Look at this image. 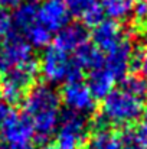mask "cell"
Returning <instances> with one entry per match:
<instances>
[{
	"instance_id": "cell-8",
	"label": "cell",
	"mask_w": 147,
	"mask_h": 149,
	"mask_svg": "<svg viewBox=\"0 0 147 149\" xmlns=\"http://www.w3.org/2000/svg\"><path fill=\"white\" fill-rule=\"evenodd\" d=\"M134 55H136V48L128 41L124 38L115 48L107 52L104 56V68L117 80H123L131 67L134 65Z\"/></svg>"
},
{
	"instance_id": "cell-1",
	"label": "cell",
	"mask_w": 147,
	"mask_h": 149,
	"mask_svg": "<svg viewBox=\"0 0 147 149\" xmlns=\"http://www.w3.org/2000/svg\"><path fill=\"white\" fill-rule=\"evenodd\" d=\"M23 114L32 122L35 138L48 143L49 138L55 135L61 119V96L49 84L33 86L23 99Z\"/></svg>"
},
{
	"instance_id": "cell-12",
	"label": "cell",
	"mask_w": 147,
	"mask_h": 149,
	"mask_svg": "<svg viewBox=\"0 0 147 149\" xmlns=\"http://www.w3.org/2000/svg\"><path fill=\"white\" fill-rule=\"evenodd\" d=\"M88 44V31L81 23H68L61 31L56 32L53 45L56 49L65 54L75 52L82 45Z\"/></svg>"
},
{
	"instance_id": "cell-6",
	"label": "cell",
	"mask_w": 147,
	"mask_h": 149,
	"mask_svg": "<svg viewBox=\"0 0 147 149\" xmlns=\"http://www.w3.org/2000/svg\"><path fill=\"white\" fill-rule=\"evenodd\" d=\"M30 61H33L32 47L23 35L13 31L10 35L3 38L0 48V71H7Z\"/></svg>"
},
{
	"instance_id": "cell-5",
	"label": "cell",
	"mask_w": 147,
	"mask_h": 149,
	"mask_svg": "<svg viewBox=\"0 0 147 149\" xmlns=\"http://www.w3.org/2000/svg\"><path fill=\"white\" fill-rule=\"evenodd\" d=\"M90 122L87 116L66 110L61 113L59 125L55 132V146L58 149H82L88 139Z\"/></svg>"
},
{
	"instance_id": "cell-26",
	"label": "cell",
	"mask_w": 147,
	"mask_h": 149,
	"mask_svg": "<svg viewBox=\"0 0 147 149\" xmlns=\"http://www.w3.org/2000/svg\"><path fill=\"white\" fill-rule=\"evenodd\" d=\"M12 107L9 104H6L4 101L0 100V129L3 127V125L6 123V120L9 119V116L12 114Z\"/></svg>"
},
{
	"instance_id": "cell-27",
	"label": "cell",
	"mask_w": 147,
	"mask_h": 149,
	"mask_svg": "<svg viewBox=\"0 0 147 149\" xmlns=\"http://www.w3.org/2000/svg\"><path fill=\"white\" fill-rule=\"evenodd\" d=\"M22 0H0V7L1 9H10V7H16Z\"/></svg>"
},
{
	"instance_id": "cell-30",
	"label": "cell",
	"mask_w": 147,
	"mask_h": 149,
	"mask_svg": "<svg viewBox=\"0 0 147 149\" xmlns=\"http://www.w3.org/2000/svg\"><path fill=\"white\" fill-rule=\"evenodd\" d=\"M141 29L144 31V33H146V35H147V20H146V22H144V23H143V26H141Z\"/></svg>"
},
{
	"instance_id": "cell-13",
	"label": "cell",
	"mask_w": 147,
	"mask_h": 149,
	"mask_svg": "<svg viewBox=\"0 0 147 149\" xmlns=\"http://www.w3.org/2000/svg\"><path fill=\"white\" fill-rule=\"evenodd\" d=\"M65 3L69 13L79 17L85 26L94 28L104 20V12L99 0H65Z\"/></svg>"
},
{
	"instance_id": "cell-9",
	"label": "cell",
	"mask_w": 147,
	"mask_h": 149,
	"mask_svg": "<svg viewBox=\"0 0 147 149\" xmlns=\"http://www.w3.org/2000/svg\"><path fill=\"white\" fill-rule=\"evenodd\" d=\"M61 101L66 106V110H71L84 116L95 110V99L91 94L87 84L82 81L65 84L61 94Z\"/></svg>"
},
{
	"instance_id": "cell-15",
	"label": "cell",
	"mask_w": 147,
	"mask_h": 149,
	"mask_svg": "<svg viewBox=\"0 0 147 149\" xmlns=\"http://www.w3.org/2000/svg\"><path fill=\"white\" fill-rule=\"evenodd\" d=\"M115 86V78L104 68H97L88 72V80H87V87L90 88L91 94L95 100L105 99Z\"/></svg>"
},
{
	"instance_id": "cell-22",
	"label": "cell",
	"mask_w": 147,
	"mask_h": 149,
	"mask_svg": "<svg viewBox=\"0 0 147 149\" xmlns=\"http://www.w3.org/2000/svg\"><path fill=\"white\" fill-rule=\"evenodd\" d=\"M121 136V149H143L137 142H136V138H134V129H130V127H124V130L120 133Z\"/></svg>"
},
{
	"instance_id": "cell-29",
	"label": "cell",
	"mask_w": 147,
	"mask_h": 149,
	"mask_svg": "<svg viewBox=\"0 0 147 149\" xmlns=\"http://www.w3.org/2000/svg\"><path fill=\"white\" fill-rule=\"evenodd\" d=\"M41 149H58L55 146V143L52 145V143H45V145H42V148Z\"/></svg>"
},
{
	"instance_id": "cell-21",
	"label": "cell",
	"mask_w": 147,
	"mask_h": 149,
	"mask_svg": "<svg viewBox=\"0 0 147 149\" xmlns=\"http://www.w3.org/2000/svg\"><path fill=\"white\" fill-rule=\"evenodd\" d=\"M13 20H12V15L6 10L0 7V38H6L7 35H10L13 32Z\"/></svg>"
},
{
	"instance_id": "cell-32",
	"label": "cell",
	"mask_w": 147,
	"mask_h": 149,
	"mask_svg": "<svg viewBox=\"0 0 147 149\" xmlns=\"http://www.w3.org/2000/svg\"><path fill=\"white\" fill-rule=\"evenodd\" d=\"M136 1H147V0H136Z\"/></svg>"
},
{
	"instance_id": "cell-14",
	"label": "cell",
	"mask_w": 147,
	"mask_h": 149,
	"mask_svg": "<svg viewBox=\"0 0 147 149\" xmlns=\"http://www.w3.org/2000/svg\"><path fill=\"white\" fill-rule=\"evenodd\" d=\"M38 12H39V1L38 0H22L13 10L12 20L13 26L25 33L33 25L38 23Z\"/></svg>"
},
{
	"instance_id": "cell-18",
	"label": "cell",
	"mask_w": 147,
	"mask_h": 149,
	"mask_svg": "<svg viewBox=\"0 0 147 149\" xmlns=\"http://www.w3.org/2000/svg\"><path fill=\"white\" fill-rule=\"evenodd\" d=\"M104 16L117 23L128 20L133 15V0H99Z\"/></svg>"
},
{
	"instance_id": "cell-24",
	"label": "cell",
	"mask_w": 147,
	"mask_h": 149,
	"mask_svg": "<svg viewBox=\"0 0 147 149\" xmlns=\"http://www.w3.org/2000/svg\"><path fill=\"white\" fill-rule=\"evenodd\" d=\"M134 65L140 70V75L147 80V45L141 47L140 49H136L134 55Z\"/></svg>"
},
{
	"instance_id": "cell-19",
	"label": "cell",
	"mask_w": 147,
	"mask_h": 149,
	"mask_svg": "<svg viewBox=\"0 0 147 149\" xmlns=\"http://www.w3.org/2000/svg\"><path fill=\"white\" fill-rule=\"evenodd\" d=\"M23 36L29 42V45L32 48H36V49L48 48V45L52 41V32L48 31L45 26H42L39 22L36 25H33L28 32H25Z\"/></svg>"
},
{
	"instance_id": "cell-17",
	"label": "cell",
	"mask_w": 147,
	"mask_h": 149,
	"mask_svg": "<svg viewBox=\"0 0 147 149\" xmlns=\"http://www.w3.org/2000/svg\"><path fill=\"white\" fill-rule=\"evenodd\" d=\"M87 149H121V136L110 127L95 129L88 136Z\"/></svg>"
},
{
	"instance_id": "cell-16",
	"label": "cell",
	"mask_w": 147,
	"mask_h": 149,
	"mask_svg": "<svg viewBox=\"0 0 147 149\" xmlns=\"http://www.w3.org/2000/svg\"><path fill=\"white\" fill-rule=\"evenodd\" d=\"M72 59L82 71H92L104 65V54L90 42L75 51Z\"/></svg>"
},
{
	"instance_id": "cell-23",
	"label": "cell",
	"mask_w": 147,
	"mask_h": 149,
	"mask_svg": "<svg viewBox=\"0 0 147 149\" xmlns=\"http://www.w3.org/2000/svg\"><path fill=\"white\" fill-rule=\"evenodd\" d=\"M134 138L141 148L147 149V116L140 119L137 127L134 129Z\"/></svg>"
},
{
	"instance_id": "cell-34",
	"label": "cell",
	"mask_w": 147,
	"mask_h": 149,
	"mask_svg": "<svg viewBox=\"0 0 147 149\" xmlns=\"http://www.w3.org/2000/svg\"><path fill=\"white\" fill-rule=\"evenodd\" d=\"M146 99H147V94H146Z\"/></svg>"
},
{
	"instance_id": "cell-33",
	"label": "cell",
	"mask_w": 147,
	"mask_h": 149,
	"mask_svg": "<svg viewBox=\"0 0 147 149\" xmlns=\"http://www.w3.org/2000/svg\"><path fill=\"white\" fill-rule=\"evenodd\" d=\"M82 149H87V148H82Z\"/></svg>"
},
{
	"instance_id": "cell-28",
	"label": "cell",
	"mask_w": 147,
	"mask_h": 149,
	"mask_svg": "<svg viewBox=\"0 0 147 149\" xmlns=\"http://www.w3.org/2000/svg\"><path fill=\"white\" fill-rule=\"evenodd\" d=\"M12 149H35V146H32V145H22V146H14V148H12Z\"/></svg>"
},
{
	"instance_id": "cell-31",
	"label": "cell",
	"mask_w": 147,
	"mask_h": 149,
	"mask_svg": "<svg viewBox=\"0 0 147 149\" xmlns=\"http://www.w3.org/2000/svg\"><path fill=\"white\" fill-rule=\"evenodd\" d=\"M0 149H7V148H6L4 145H0Z\"/></svg>"
},
{
	"instance_id": "cell-11",
	"label": "cell",
	"mask_w": 147,
	"mask_h": 149,
	"mask_svg": "<svg viewBox=\"0 0 147 149\" xmlns=\"http://www.w3.org/2000/svg\"><path fill=\"white\" fill-rule=\"evenodd\" d=\"M91 38H92V45L98 51L107 54L124 39V32L120 23L110 19H104L97 26L92 28Z\"/></svg>"
},
{
	"instance_id": "cell-20",
	"label": "cell",
	"mask_w": 147,
	"mask_h": 149,
	"mask_svg": "<svg viewBox=\"0 0 147 149\" xmlns=\"http://www.w3.org/2000/svg\"><path fill=\"white\" fill-rule=\"evenodd\" d=\"M121 90L141 99L147 94V80L140 74H127L121 80Z\"/></svg>"
},
{
	"instance_id": "cell-7",
	"label": "cell",
	"mask_w": 147,
	"mask_h": 149,
	"mask_svg": "<svg viewBox=\"0 0 147 149\" xmlns=\"http://www.w3.org/2000/svg\"><path fill=\"white\" fill-rule=\"evenodd\" d=\"M0 138L4 143L10 145L12 148L28 145L32 141V138H35L32 122L28 119L26 114L12 111L6 123L0 129Z\"/></svg>"
},
{
	"instance_id": "cell-25",
	"label": "cell",
	"mask_w": 147,
	"mask_h": 149,
	"mask_svg": "<svg viewBox=\"0 0 147 149\" xmlns=\"http://www.w3.org/2000/svg\"><path fill=\"white\" fill-rule=\"evenodd\" d=\"M131 17L134 19L136 25H139L140 28L143 26V23L147 20V1H137V4L133 7Z\"/></svg>"
},
{
	"instance_id": "cell-2",
	"label": "cell",
	"mask_w": 147,
	"mask_h": 149,
	"mask_svg": "<svg viewBox=\"0 0 147 149\" xmlns=\"http://www.w3.org/2000/svg\"><path fill=\"white\" fill-rule=\"evenodd\" d=\"M144 114L143 99L131 96L121 88H114L105 99H102L101 111L95 119V129L123 126L130 127L140 122Z\"/></svg>"
},
{
	"instance_id": "cell-3",
	"label": "cell",
	"mask_w": 147,
	"mask_h": 149,
	"mask_svg": "<svg viewBox=\"0 0 147 149\" xmlns=\"http://www.w3.org/2000/svg\"><path fill=\"white\" fill-rule=\"evenodd\" d=\"M38 67L43 78L50 84L82 81L84 71L74 62L69 54L56 49L55 47H49L45 49Z\"/></svg>"
},
{
	"instance_id": "cell-10",
	"label": "cell",
	"mask_w": 147,
	"mask_h": 149,
	"mask_svg": "<svg viewBox=\"0 0 147 149\" xmlns=\"http://www.w3.org/2000/svg\"><path fill=\"white\" fill-rule=\"evenodd\" d=\"M69 10L65 0H43L39 3L38 22L50 32H58L69 23Z\"/></svg>"
},
{
	"instance_id": "cell-4",
	"label": "cell",
	"mask_w": 147,
	"mask_h": 149,
	"mask_svg": "<svg viewBox=\"0 0 147 149\" xmlns=\"http://www.w3.org/2000/svg\"><path fill=\"white\" fill-rule=\"evenodd\" d=\"M38 71L39 67L35 59L28 64L4 71V75L0 81L1 101H4L9 106L23 101L26 93L35 86V81L38 78Z\"/></svg>"
}]
</instances>
